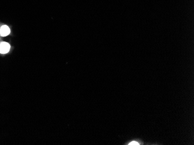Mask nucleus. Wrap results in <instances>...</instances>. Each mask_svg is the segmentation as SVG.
Returning <instances> with one entry per match:
<instances>
[{
	"instance_id": "nucleus-1",
	"label": "nucleus",
	"mask_w": 194,
	"mask_h": 145,
	"mask_svg": "<svg viewBox=\"0 0 194 145\" xmlns=\"http://www.w3.org/2000/svg\"><path fill=\"white\" fill-rule=\"evenodd\" d=\"M11 46L8 43L2 42L0 43V53L6 54L10 50Z\"/></svg>"
},
{
	"instance_id": "nucleus-3",
	"label": "nucleus",
	"mask_w": 194,
	"mask_h": 145,
	"mask_svg": "<svg viewBox=\"0 0 194 145\" xmlns=\"http://www.w3.org/2000/svg\"><path fill=\"white\" fill-rule=\"evenodd\" d=\"M129 145H140L138 142H136V141H132V142H130Z\"/></svg>"
},
{
	"instance_id": "nucleus-2",
	"label": "nucleus",
	"mask_w": 194,
	"mask_h": 145,
	"mask_svg": "<svg viewBox=\"0 0 194 145\" xmlns=\"http://www.w3.org/2000/svg\"><path fill=\"white\" fill-rule=\"evenodd\" d=\"M11 30L8 25H4L0 28V35L1 36H8Z\"/></svg>"
}]
</instances>
